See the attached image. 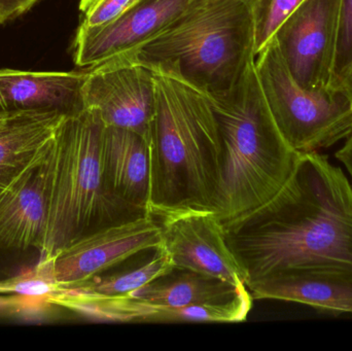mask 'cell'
Returning a JSON list of instances; mask_svg holds the SVG:
<instances>
[{
  "instance_id": "obj_1",
  "label": "cell",
  "mask_w": 352,
  "mask_h": 351,
  "mask_svg": "<svg viewBox=\"0 0 352 351\" xmlns=\"http://www.w3.org/2000/svg\"><path fill=\"white\" fill-rule=\"evenodd\" d=\"M228 242L248 282L297 270L352 273V183L318 152L300 154L273 203Z\"/></svg>"
},
{
  "instance_id": "obj_2",
  "label": "cell",
  "mask_w": 352,
  "mask_h": 351,
  "mask_svg": "<svg viewBox=\"0 0 352 351\" xmlns=\"http://www.w3.org/2000/svg\"><path fill=\"white\" fill-rule=\"evenodd\" d=\"M209 102L223 144L211 210L226 233L233 232L273 203L291 179L300 154L285 141L275 124L254 60L229 96Z\"/></svg>"
},
{
  "instance_id": "obj_3",
  "label": "cell",
  "mask_w": 352,
  "mask_h": 351,
  "mask_svg": "<svg viewBox=\"0 0 352 351\" xmlns=\"http://www.w3.org/2000/svg\"><path fill=\"white\" fill-rule=\"evenodd\" d=\"M154 74L146 214L157 218L182 210H211L223 163L214 111L196 89Z\"/></svg>"
},
{
  "instance_id": "obj_4",
  "label": "cell",
  "mask_w": 352,
  "mask_h": 351,
  "mask_svg": "<svg viewBox=\"0 0 352 351\" xmlns=\"http://www.w3.org/2000/svg\"><path fill=\"white\" fill-rule=\"evenodd\" d=\"M118 58L221 100L256 59L252 8L245 0H190L158 36Z\"/></svg>"
},
{
  "instance_id": "obj_5",
  "label": "cell",
  "mask_w": 352,
  "mask_h": 351,
  "mask_svg": "<svg viewBox=\"0 0 352 351\" xmlns=\"http://www.w3.org/2000/svg\"><path fill=\"white\" fill-rule=\"evenodd\" d=\"M103 125L85 109L63 117L52 140L49 212L41 258H52L74 241L113 225L148 216L107 187L101 163Z\"/></svg>"
},
{
  "instance_id": "obj_6",
  "label": "cell",
  "mask_w": 352,
  "mask_h": 351,
  "mask_svg": "<svg viewBox=\"0 0 352 351\" xmlns=\"http://www.w3.org/2000/svg\"><path fill=\"white\" fill-rule=\"evenodd\" d=\"M263 94L285 141L298 154L318 152L352 134V106L343 92L306 91L289 73L274 39L254 59Z\"/></svg>"
},
{
  "instance_id": "obj_7",
  "label": "cell",
  "mask_w": 352,
  "mask_h": 351,
  "mask_svg": "<svg viewBox=\"0 0 352 351\" xmlns=\"http://www.w3.org/2000/svg\"><path fill=\"white\" fill-rule=\"evenodd\" d=\"M340 0H304L273 39L289 73L309 92H329Z\"/></svg>"
},
{
  "instance_id": "obj_8",
  "label": "cell",
  "mask_w": 352,
  "mask_h": 351,
  "mask_svg": "<svg viewBox=\"0 0 352 351\" xmlns=\"http://www.w3.org/2000/svg\"><path fill=\"white\" fill-rule=\"evenodd\" d=\"M156 220L162 230L160 249L168 256L175 269L210 276L237 288L246 286L248 274L230 247L227 233L212 210H177Z\"/></svg>"
},
{
  "instance_id": "obj_9",
  "label": "cell",
  "mask_w": 352,
  "mask_h": 351,
  "mask_svg": "<svg viewBox=\"0 0 352 351\" xmlns=\"http://www.w3.org/2000/svg\"><path fill=\"white\" fill-rule=\"evenodd\" d=\"M162 243L156 218L142 216L86 235L51 259L54 280L62 288H74L138 253L155 251Z\"/></svg>"
},
{
  "instance_id": "obj_10",
  "label": "cell",
  "mask_w": 352,
  "mask_h": 351,
  "mask_svg": "<svg viewBox=\"0 0 352 351\" xmlns=\"http://www.w3.org/2000/svg\"><path fill=\"white\" fill-rule=\"evenodd\" d=\"M86 72L85 109L97 113L105 127L129 130L148 140L155 109L154 72L123 58Z\"/></svg>"
},
{
  "instance_id": "obj_11",
  "label": "cell",
  "mask_w": 352,
  "mask_h": 351,
  "mask_svg": "<svg viewBox=\"0 0 352 351\" xmlns=\"http://www.w3.org/2000/svg\"><path fill=\"white\" fill-rule=\"evenodd\" d=\"M190 0H140L100 27L78 26L72 43L74 63L92 68L131 53L158 36L186 10Z\"/></svg>"
},
{
  "instance_id": "obj_12",
  "label": "cell",
  "mask_w": 352,
  "mask_h": 351,
  "mask_svg": "<svg viewBox=\"0 0 352 351\" xmlns=\"http://www.w3.org/2000/svg\"><path fill=\"white\" fill-rule=\"evenodd\" d=\"M52 140L0 196V249L41 247L49 212Z\"/></svg>"
},
{
  "instance_id": "obj_13",
  "label": "cell",
  "mask_w": 352,
  "mask_h": 351,
  "mask_svg": "<svg viewBox=\"0 0 352 351\" xmlns=\"http://www.w3.org/2000/svg\"><path fill=\"white\" fill-rule=\"evenodd\" d=\"M87 72L0 70V115L55 113L68 117L84 111Z\"/></svg>"
},
{
  "instance_id": "obj_14",
  "label": "cell",
  "mask_w": 352,
  "mask_h": 351,
  "mask_svg": "<svg viewBox=\"0 0 352 351\" xmlns=\"http://www.w3.org/2000/svg\"><path fill=\"white\" fill-rule=\"evenodd\" d=\"M254 300L309 305L322 313H352V273L297 270L272 274L246 284Z\"/></svg>"
},
{
  "instance_id": "obj_15",
  "label": "cell",
  "mask_w": 352,
  "mask_h": 351,
  "mask_svg": "<svg viewBox=\"0 0 352 351\" xmlns=\"http://www.w3.org/2000/svg\"><path fill=\"white\" fill-rule=\"evenodd\" d=\"M101 163L113 195L146 214L150 195V148L144 136L129 130L103 127Z\"/></svg>"
},
{
  "instance_id": "obj_16",
  "label": "cell",
  "mask_w": 352,
  "mask_h": 351,
  "mask_svg": "<svg viewBox=\"0 0 352 351\" xmlns=\"http://www.w3.org/2000/svg\"><path fill=\"white\" fill-rule=\"evenodd\" d=\"M63 117L55 113H25L10 115L0 125V196L53 137Z\"/></svg>"
},
{
  "instance_id": "obj_17",
  "label": "cell",
  "mask_w": 352,
  "mask_h": 351,
  "mask_svg": "<svg viewBox=\"0 0 352 351\" xmlns=\"http://www.w3.org/2000/svg\"><path fill=\"white\" fill-rule=\"evenodd\" d=\"M243 288L245 286L237 288L210 276L175 269L138 288L130 296L156 306L182 307L228 300Z\"/></svg>"
},
{
  "instance_id": "obj_18",
  "label": "cell",
  "mask_w": 352,
  "mask_h": 351,
  "mask_svg": "<svg viewBox=\"0 0 352 351\" xmlns=\"http://www.w3.org/2000/svg\"><path fill=\"white\" fill-rule=\"evenodd\" d=\"M175 270L168 256L162 249H155L154 256L148 263L129 271L120 272L111 275L95 276L78 286L76 290L95 296H126L138 288L154 282L157 278L171 273Z\"/></svg>"
},
{
  "instance_id": "obj_19",
  "label": "cell",
  "mask_w": 352,
  "mask_h": 351,
  "mask_svg": "<svg viewBox=\"0 0 352 351\" xmlns=\"http://www.w3.org/2000/svg\"><path fill=\"white\" fill-rule=\"evenodd\" d=\"M304 0H250L254 19V58L274 36L281 23Z\"/></svg>"
},
{
  "instance_id": "obj_20",
  "label": "cell",
  "mask_w": 352,
  "mask_h": 351,
  "mask_svg": "<svg viewBox=\"0 0 352 351\" xmlns=\"http://www.w3.org/2000/svg\"><path fill=\"white\" fill-rule=\"evenodd\" d=\"M62 290L54 280L49 258H41L33 269L0 282V294L50 299Z\"/></svg>"
},
{
  "instance_id": "obj_21",
  "label": "cell",
  "mask_w": 352,
  "mask_h": 351,
  "mask_svg": "<svg viewBox=\"0 0 352 351\" xmlns=\"http://www.w3.org/2000/svg\"><path fill=\"white\" fill-rule=\"evenodd\" d=\"M352 71V0H340L336 49L331 74L329 92H341Z\"/></svg>"
},
{
  "instance_id": "obj_22",
  "label": "cell",
  "mask_w": 352,
  "mask_h": 351,
  "mask_svg": "<svg viewBox=\"0 0 352 351\" xmlns=\"http://www.w3.org/2000/svg\"><path fill=\"white\" fill-rule=\"evenodd\" d=\"M140 0H80V26L93 28L109 24Z\"/></svg>"
},
{
  "instance_id": "obj_23",
  "label": "cell",
  "mask_w": 352,
  "mask_h": 351,
  "mask_svg": "<svg viewBox=\"0 0 352 351\" xmlns=\"http://www.w3.org/2000/svg\"><path fill=\"white\" fill-rule=\"evenodd\" d=\"M39 0H0V25L28 12Z\"/></svg>"
},
{
  "instance_id": "obj_24",
  "label": "cell",
  "mask_w": 352,
  "mask_h": 351,
  "mask_svg": "<svg viewBox=\"0 0 352 351\" xmlns=\"http://www.w3.org/2000/svg\"><path fill=\"white\" fill-rule=\"evenodd\" d=\"M336 158L344 165L352 183V134L347 138L344 146L336 152Z\"/></svg>"
},
{
  "instance_id": "obj_25",
  "label": "cell",
  "mask_w": 352,
  "mask_h": 351,
  "mask_svg": "<svg viewBox=\"0 0 352 351\" xmlns=\"http://www.w3.org/2000/svg\"><path fill=\"white\" fill-rule=\"evenodd\" d=\"M24 297H0V313H19L22 307Z\"/></svg>"
},
{
  "instance_id": "obj_26",
  "label": "cell",
  "mask_w": 352,
  "mask_h": 351,
  "mask_svg": "<svg viewBox=\"0 0 352 351\" xmlns=\"http://www.w3.org/2000/svg\"><path fill=\"white\" fill-rule=\"evenodd\" d=\"M341 92H343L346 95L352 106V71L351 72V74H349V78H347V80H345Z\"/></svg>"
},
{
  "instance_id": "obj_27",
  "label": "cell",
  "mask_w": 352,
  "mask_h": 351,
  "mask_svg": "<svg viewBox=\"0 0 352 351\" xmlns=\"http://www.w3.org/2000/svg\"><path fill=\"white\" fill-rule=\"evenodd\" d=\"M6 117H4V115H0V125H1V124L3 123L4 121H6Z\"/></svg>"
},
{
  "instance_id": "obj_28",
  "label": "cell",
  "mask_w": 352,
  "mask_h": 351,
  "mask_svg": "<svg viewBox=\"0 0 352 351\" xmlns=\"http://www.w3.org/2000/svg\"><path fill=\"white\" fill-rule=\"evenodd\" d=\"M245 1H248V3H250V0H245Z\"/></svg>"
}]
</instances>
